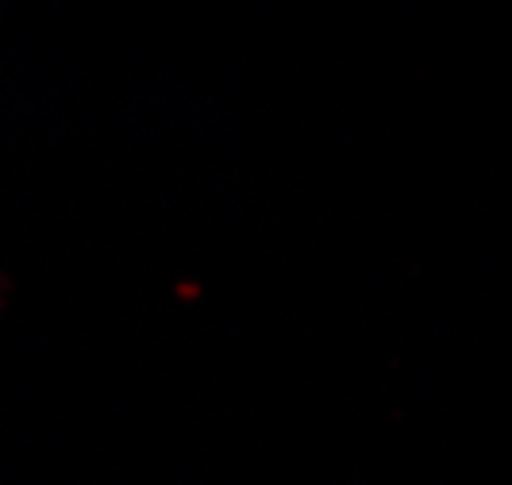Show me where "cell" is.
Wrapping results in <instances>:
<instances>
[]
</instances>
